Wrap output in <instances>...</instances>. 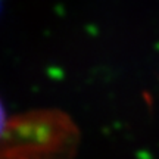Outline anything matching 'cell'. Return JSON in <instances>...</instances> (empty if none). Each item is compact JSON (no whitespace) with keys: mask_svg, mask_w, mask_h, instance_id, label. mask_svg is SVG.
Returning a JSON list of instances; mask_svg holds the SVG:
<instances>
[{"mask_svg":"<svg viewBox=\"0 0 159 159\" xmlns=\"http://www.w3.org/2000/svg\"><path fill=\"white\" fill-rule=\"evenodd\" d=\"M19 125V121H12L5 111L3 103L0 102V148H3V144H6V139L12 136V133H15Z\"/></svg>","mask_w":159,"mask_h":159,"instance_id":"1","label":"cell"},{"mask_svg":"<svg viewBox=\"0 0 159 159\" xmlns=\"http://www.w3.org/2000/svg\"><path fill=\"white\" fill-rule=\"evenodd\" d=\"M0 5H2V0H0Z\"/></svg>","mask_w":159,"mask_h":159,"instance_id":"2","label":"cell"}]
</instances>
